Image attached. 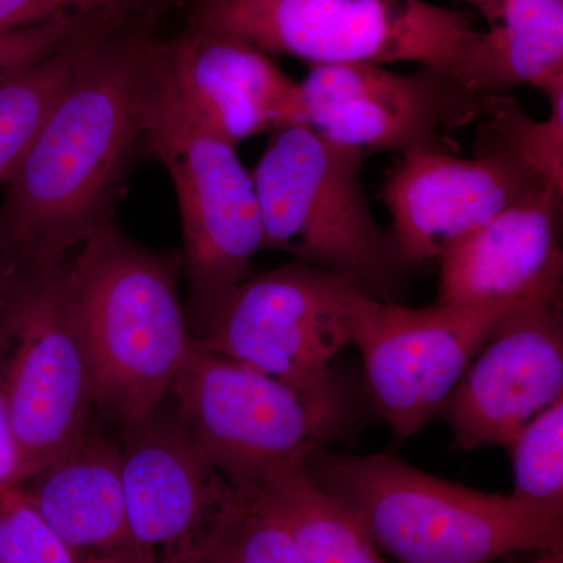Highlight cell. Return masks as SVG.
Returning a JSON list of instances; mask_svg holds the SVG:
<instances>
[{"label": "cell", "mask_w": 563, "mask_h": 563, "mask_svg": "<svg viewBox=\"0 0 563 563\" xmlns=\"http://www.w3.org/2000/svg\"><path fill=\"white\" fill-rule=\"evenodd\" d=\"M158 18L129 22L102 41L5 181L0 276L57 272L114 221L141 155L144 65Z\"/></svg>", "instance_id": "1"}, {"label": "cell", "mask_w": 563, "mask_h": 563, "mask_svg": "<svg viewBox=\"0 0 563 563\" xmlns=\"http://www.w3.org/2000/svg\"><path fill=\"white\" fill-rule=\"evenodd\" d=\"M180 254L150 250L117 224L92 233L63 269V290L96 407L128 429L172 393L192 339Z\"/></svg>", "instance_id": "2"}, {"label": "cell", "mask_w": 563, "mask_h": 563, "mask_svg": "<svg viewBox=\"0 0 563 563\" xmlns=\"http://www.w3.org/2000/svg\"><path fill=\"white\" fill-rule=\"evenodd\" d=\"M303 466L398 563H495L563 550V514L448 483L393 455L322 450Z\"/></svg>", "instance_id": "3"}, {"label": "cell", "mask_w": 563, "mask_h": 563, "mask_svg": "<svg viewBox=\"0 0 563 563\" xmlns=\"http://www.w3.org/2000/svg\"><path fill=\"white\" fill-rule=\"evenodd\" d=\"M363 157L306 124L269 133L251 173L263 250L340 274L372 298L395 302L413 266L373 214L363 190Z\"/></svg>", "instance_id": "4"}, {"label": "cell", "mask_w": 563, "mask_h": 563, "mask_svg": "<svg viewBox=\"0 0 563 563\" xmlns=\"http://www.w3.org/2000/svg\"><path fill=\"white\" fill-rule=\"evenodd\" d=\"M169 395L202 454L250 499L274 470L328 450L357 421L354 391L333 372L299 387L196 342Z\"/></svg>", "instance_id": "5"}, {"label": "cell", "mask_w": 563, "mask_h": 563, "mask_svg": "<svg viewBox=\"0 0 563 563\" xmlns=\"http://www.w3.org/2000/svg\"><path fill=\"white\" fill-rule=\"evenodd\" d=\"M187 25L310 66L418 63L470 90L481 35L468 11L426 0H187Z\"/></svg>", "instance_id": "6"}, {"label": "cell", "mask_w": 563, "mask_h": 563, "mask_svg": "<svg viewBox=\"0 0 563 563\" xmlns=\"http://www.w3.org/2000/svg\"><path fill=\"white\" fill-rule=\"evenodd\" d=\"M141 154L168 173L176 191L188 325L201 339L251 276L263 251L261 207L236 147L192 131L141 96Z\"/></svg>", "instance_id": "7"}, {"label": "cell", "mask_w": 563, "mask_h": 563, "mask_svg": "<svg viewBox=\"0 0 563 563\" xmlns=\"http://www.w3.org/2000/svg\"><path fill=\"white\" fill-rule=\"evenodd\" d=\"M63 269L0 276V401L31 476L84 439L96 407Z\"/></svg>", "instance_id": "8"}, {"label": "cell", "mask_w": 563, "mask_h": 563, "mask_svg": "<svg viewBox=\"0 0 563 563\" xmlns=\"http://www.w3.org/2000/svg\"><path fill=\"white\" fill-rule=\"evenodd\" d=\"M365 291L354 280L291 262L254 274L201 339L206 347L284 383L310 387L352 344Z\"/></svg>", "instance_id": "9"}, {"label": "cell", "mask_w": 563, "mask_h": 563, "mask_svg": "<svg viewBox=\"0 0 563 563\" xmlns=\"http://www.w3.org/2000/svg\"><path fill=\"white\" fill-rule=\"evenodd\" d=\"M143 96L192 131L229 146L303 124L301 90L266 54L225 33L185 25L152 38Z\"/></svg>", "instance_id": "10"}, {"label": "cell", "mask_w": 563, "mask_h": 563, "mask_svg": "<svg viewBox=\"0 0 563 563\" xmlns=\"http://www.w3.org/2000/svg\"><path fill=\"white\" fill-rule=\"evenodd\" d=\"M299 90L303 124L365 155L455 154L454 133L479 120L487 98L446 70L399 74L374 63L310 66Z\"/></svg>", "instance_id": "11"}, {"label": "cell", "mask_w": 563, "mask_h": 563, "mask_svg": "<svg viewBox=\"0 0 563 563\" xmlns=\"http://www.w3.org/2000/svg\"><path fill=\"white\" fill-rule=\"evenodd\" d=\"M520 306L437 302L412 309L372 296L362 299L352 344L361 350L374 407L396 440L406 442L439 417L493 329Z\"/></svg>", "instance_id": "12"}, {"label": "cell", "mask_w": 563, "mask_h": 563, "mask_svg": "<svg viewBox=\"0 0 563 563\" xmlns=\"http://www.w3.org/2000/svg\"><path fill=\"white\" fill-rule=\"evenodd\" d=\"M161 407L124 429L125 512L140 563H199L252 499L211 465L176 412Z\"/></svg>", "instance_id": "13"}, {"label": "cell", "mask_w": 563, "mask_h": 563, "mask_svg": "<svg viewBox=\"0 0 563 563\" xmlns=\"http://www.w3.org/2000/svg\"><path fill=\"white\" fill-rule=\"evenodd\" d=\"M547 187L512 152L479 140L474 158L417 152L385 176L380 199L410 266L439 261L451 244Z\"/></svg>", "instance_id": "14"}, {"label": "cell", "mask_w": 563, "mask_h": 563, "mask_svg": "<svg viewBox=\"0 0 563 563\" xmlns=\"http://www.w3.org/2000/svg\"><path fill=\"white\" fill-rule=\"evenodd\" d=\"M562 395V302H528L493 329L439 417L459 450L506 446Z\"/></svg>", "instance_id": "15"}, {"label": "cell", "mask_w": 563, "mask_h": 563, "mask_svg": "<svg viewBox=\"0 0 563 563\" xmlns=\"http://www.w3.org/2000/svg\"><path fill=\"white\" fill-rule=\"evenodd\" d=\"M562 199L553 188H540L451 244L437 261V302L468 307L562 302Z\"/></svg>", "instance_id": "16"}, {"label": "cell", "mask_w": 563, "mask_h": 563, "mask_svg": "<svg viewBox=\"0 0 563 563\" xmlns=\"http://www.w3.org/2000/svg\"><path fill=\"white\" fill-rule=\"evenodd\" d=\"M79 563H140L125 512L121 446L88 431L22 485Z\"/></svg>", "instance_id": "17"}, {"label": "cell", "mask_w": 563, "mask_h": 563, "mask_svg": "<svg viewBox=\"0 0 563 563\" xmlns=\"http://www.w3.org/2000/svg\"><path fill=\"white\" fill-rule=\"evenodd\" d=\"M488 25L474 55V91L531 85L548 95L563 87V0H506Z\"/></svg>", "instance_id": "18"}, {"label": "cell", "mask_w": 563, "mask_h": 563, "mask_svg": "<svg viewBox=\"0 0 563 563\" xmlns=\"http://www.w3.org/2000/svg\"><path fill=\"white\" fill-rule=\"evenodd\" d=\"M303 463L274 470L257 493L290 532L303 562L385 563L361 523L313 483Z\"/></svg>", "instance_id": "19"}, {"label": "cell", "mask_w": 563, "mask_h": 563, "mask_svg": "<svg viewBox=\"0 0 563 563\" xmlns=\"http://www.w3.org/2000/svg\"><path fill=\"white\" fill-rule=\"evenodd\" d=\"M136 18L103 16L32 68L0 87V185H5L52 107L111 32Z\"/></svg>", "instance_id": "20"}, {"label": "cell", "mask_w": 563, "mask_h": 563, "mask_svg": "<svg viewBox=\"0 0 563 563\" xmlns=\"http://www.w3.org/2000/svg\"><path fill=\"white\" fill-rule=\"evenodd\" d=\"M550 114L536 120L503 95L485 98L479 140L517 155L547 187L563 195V87L547 95Z\"/></svg>", "instance_id": "21"}, {"label": "cell", "mask_w": 563, "mask_h": 563, "mask_svg": "<svg viewBox=\"0 0 563 563\" xmlns=\"http://www.w3.org/2000/svg\"><path fill=\"white\" fill-rule=\"evenodd\" d=\"M514 495L529 506L563 514V398L533 417L506 444Z\"/></svg>", "instance_id": "22"}, {"label": "cell", "mask_w": 563, "mask_h": 563, "mask_svg": "<svg viewBox=\"0 0 563 563\" xmlns=\"http://www.w3.org/2000/svg\"><path fill=\"white\" fill-rule=\"evenodd\" d=\"M199 563H306L290 532L257 496Z\"/></svg>", "instance_id": "23"}, {"label": "cell", "mask_w": 563, "mask_h": 563, "mask_svg": "<svg viewBox=\"0 0 563 563\" xmlns=\"http://www.w3.org/2000/svg\"><path fill=\"white\" fill-rule=\"evenodd\" d=\"M0 563H79L24 488L0 495Z\"/></svg>", "instance_id": "24"}, {"label": "cell", "mask_w": 563, "mask_h": 563, "mask_svg": "<svg viewBox=\"0 0 563 563\" xmlns=\"http://www.w3.org/2000/svg\"><path fill=\"white\" fill-rule=\"evenodd\" d=\"M166 7L168 0H0V33L74 14L143 18L162 14Z\"/></svg>", "instance_id": "25"}, {"label": "cell", "mask_w": 563, "mask_h": 563, "mask_svg": "<svg viewBox=\"0 0 563 563\" xmlns=\"http://www.w3.org/2000/svg\"><path fill=\"white\" fill-rule=\"evenodd\" d=\"M103 16L120 14H95V16H63L58 20L0 33V87L7 81L49 57L63 44L85 31L92 22ZM128 18V16H125Z\"/></svg>", "instance_id": "26"}, {"label": "cell", "mask_w": 563, "mask_h": 563, "mask_svg": "<svg viewBox=\"0 0 563 563\" xmlns=\"http://www.w3.org/2000/svg\"><path fill=\"white\" fill-rule=\"evenodd\" d=\"M31 476L21 444L13 431L5 407L0 401V495L20 488Z\"/></svg>", "instance_id": "27"}, {"label": "cell", "mask_w": 563, "mask_h": 563, "mask_svg": "<svg viewBox=\"0 0 563 563\" xmlns=\"http://www.w3.org/2000/svg\"><path fill=\"white\" fill-rule=\"evenodd\" d=\"M455 2L468 3V5H472L473 9L483 14L488 24H492L496 16H498L499 10H501L503 3L506 0H455Z\"/></svg>", "instance_id": "28"}, {"label": "cell", "mask_w": 563, "mask_h": 563, "mask_svg": "<svg viewBox=\"0 0 563 563\" xmlns=\"http://www.w3.org/2000/svg\"><path fill=\"white\" fill-rule=\"evenodd\" d=\"M529 563H563V550L542 553L539 559Z\"/></svg>", "instance_id": "29"}]
</instances>
